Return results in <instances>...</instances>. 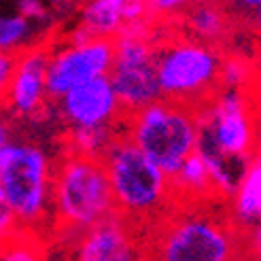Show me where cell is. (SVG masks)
Here are the masks:
<instances>
[{
  "label": "cell",
  "instance_id": "obj_1",
  "mask_svg": "<svg viewBox=\"0 0 261 261\" xmlns=\"http://www.w3.org/2000/svg\"><path fill=\"white\" fill-rule=\"evenodd\" d=\"M198 204V202H195ZM185 204L178 213H164L145 240L147 261H229L242 253V233L233 219Z\"/></svg>",
  "mask_w": 261,
  "mask_h": 261
},
{
  "label": "cell",
  "instance_id": "obj_2",
  "mask_svg": "<svg viewBox=\"0 0 261 261\" xmlns=\"http://www.w3.org/2000/svg\"><path fill=\"white\" fill-rule=\"evenodd\" d=\"M117 213L132 223L151 225L174 204L172 180L125 134L117 136L102 155Z\"/></svg>",
  "mask_w": 261,
  "mask_h": 261
},
{
  "label": "cell",
  "instance_id": "obj_3",
  "mask_svg": "<svg viewBox=\"0 0 261 261\" xmlns=\"http://www.w3.org/2000/svg\"><path fill=\"white\" fill-rule=\"evenodd\" d=\"M117 213L102 158L70 149L54 166V221L62 229L81 231Z\"/></svg>",
  "mask_w": 261,
  "mask_h": 261
},
{
  "label": "cell",
  "instance_id": "obj_4",
  "mask_svg": "<svg viewBox=\"0 0 261 261\" xmlns=\"http://www.w3.org/2000/svg\"><path fill=\"white\" fill-rule=\"evenodd\" d=\"M0 191L21 227L38 236L54 217V164L30 142H7L0 149Z\"/></svg>",
  "mask_w": 261,
  "mask_h": 261
},
{
  "label": "cell",
  "instance_id": "obj_5",
  "mask_svg": "<svg viewBox=\"0 0 261 261\" xmlns=\"http://www.w3.org/2000/svg\"><path fill=\"white\" fill-rule=\"evenodd\" d=\"M123 123L125 136L168 176L198 149V113L187 104L160 98L125 115Z\"/></svg>",
  "mask_w": 261,
  "mask_h": 261
},
{
  "label": "cell",
  "instance_id": "obj_6",
  "mask_svg": "<svg viewBox=\"0 0 261 261\" xmlns=\"http://www.w3.org/2000/svg\"><path fill=\"white\" fill-rule=\"evenodd\" d=\"M195 113L200 129L198 149L215 151L238 164L257 158L259 111L249 87H219Z\"/></svg>",
  "mask_w": 261,
  "mask_h": 261
},
{
  "label": "cell",
  "instance_id": "obj_7",
  "mask_svg": "<svg viewBox=\"0 0 261 261\" xmlns=\"http://www.w3.org/2000/svg\"><path fill=\"white\" fill-rule=\"evenodd\" d=\"M223 56L217 45L195 38H172L158 45L155 68L162 98L198 109L221 87Z\"/></svg>",
  "mask_w": 261,
  "mask_h": 261
},
{
  "label": "cell",
  "instance_id": "obj_8",
  "mask_svg": "<svg viewBox=\"0 0 261 261\" xmlns=\"http://www.w3.org/2000/svg\"><path fill=\"white\" fill-rule=\"evenodd\" d=\"M115 56L109 79L125 115L162 98L158 83V43L151 38L145 21L123 28L113 38Z\"/></svg>",
  "mask_w": 261,
  "mask_h": 261
},
{
  "label": "cell",
  "instance_id": "obj_9",
  "mask_svg": "<svg viewBox=\"0 0 261 261\" xmlns=\"http://www.w3.org/2000/svg\"><path fill=\"white\" fill-rule=\"evenodd\" d=\"M113 38L94 36L85 28H79L66 45L49 51L47 96L58 100L76 85L107 76L113 66Z\"/></svg>",
  "mask_w": 261,
  "mask_h": 261
},
{
  "label": "cell",
  "instance_id": "obj_10",
  "mask_svg": "<svg viewBox=\"0 0 261 261\" xmlns=\"http://www.w3.org/2000/svg\"><path fill=\"white\" fill-rule=\"evenodd\" d=\"M72 261H147L140 227L121 213L76 231Z\"/></svg>",
  "mask_w": 261,
  "mask_h": 261
},
{
  "label": "cell",
  "instance_id": "obj_11",
  "mask_svg": "<svg viewBox=\"0 0 261 261\" xmlns=\"http://www.w3.org/2000/svg\"><path fill=\"white\" fill-rule=\"evenodd\" d=\"M58 102L64 121L72 129L117 125L125 117L109 74L72 87L62 98H58Z\"/></svg>",
  "mask_w": 261,
  "mask_h": 261
},
{
  "label": "cell",
  "instance_id": "obj_12",
  "mask_svg": "<svg viewBox=\"0 0 261 261\" xmlns=\"http://www.w3.org/2000/svg\"><path fill=\"white\" fill-rule=\"evenodd\" d=\"M47 62H49V51L43 47L28 49L15 58V68H13L11 83L5 94L9 109L15 115L30 117L43 109L45 100L49 98Z\"/></svg>",
  "mask_w": 261,
  "mask_h": 261
},
{
  "label": "cell",
  "instance_id": "obj_13",
  "mask_svg": "<svg viewBox=\"0 0 261 261\" xmlns=\"http://www.w3.org/2000/svg\"><path fill=\"white\" fill-rule=\"evenodd\" d=\"M147 0H89L81 13V28L94 36L115 38L123 28L145 21Z\"/></svg>",
  "mask_w": 261,
  "mask_h": 261
},
{
  "label": "cell",
  "instance_id": "obj_14",
  "mask_svg": "<svg viewBox=\"0 0 261 261\" xmlns=\"http://www.w3.org/2000/svg\"><path fill=\"white\" fill-rule=\"evenodd\" d=\"M182 23L191 38L217 45L229 30V13L221 0H195L182 11Z\"/></svg>",
  "mask_w": 261,
  "mask_h": 261
},
{
  "label": "cell",
  "instance_id": "obj_15",
  "mask_svg": "<svg viewBox=\"0 0 261 261\" xmlns=\"http://www.w3.org/2000/svg\"><path fill=\"white\" fill-rule=\"evenodd\" d=\"M233 223L242 227L261 225V158H253L233 191Z\"/></svg>",
  "mask_w": 261,
  "mask_h": 261
},
{
  "label": "cell",
  "instance_id": "obj_16",
  "mask_svg": "<svg viewBox=\"0 0 261 261\" xmlns=\"http://www.w3.org/2000/svg\"><path fill=\"white\" fill-rule=\"evenodd\" d=\"M170 180H172L174 200H180L182 204L206 202L208 195L215 191L213 182H211V174H208V168H206V162L198 149L178 166V170L170 176Z\"/></svg>",
  "mask_w": 261,
  "mask_h": 261
},
{
  "label": "cell",
  "instance_id": "obj_17",
  "mask_svg": "<svg viewBox=\"0 0 261 261\" xmlns=\"http://www.w3.org/2000/svg\"><path fill=\"white\" fill-rule=\"evenodd\" d=\"M117 138L115 125H104V127H74L70 136V149L76 153L85 155H96L102 158L104 151L111 147V142Z\"/></svg>",
  "mask_w": 261,
  "mask_h": 261
},
{
  "label": "cell",
  "instance_id": "obj_18",
  "mask_svg": "<svg viewBox=\"0 0 261 261\" xmlns=\"http://www.w3.org/2000/svg\"><path fill=\"white\" fill-rule=\"evenodd\" d=\"M32 34L30 19L23 15H0V51L15 54Z\"/></svg>",
  "mask_w": 261,
  "mask_h": 261
},
{
  "label": "cell",
  "instance_id": "obj_19",
  "mask_svg": "<svg viewBox=\"0 0 261 261\" xmlns=\"http://www.w3.org/2000/svg\"><path fill=\"white\" fill-rule=\"evenodd\" d=\"M0 261H43L36 236L25 231L3 244L0 246Z\"/></svg>",
  "mask_w": 261,
  "mask_h": 261
},
{
  "label": "cell",
  "instance_id": "obj_20",
  "mask_svg": "<svg viewBox=\"0 0 261 261\" xmlns=\"http://www.w3.org/2000/svg\"><path fill=\"white\" fill-rule=\"evenodd\" d=\"M253 81V68L251 64L240 56L223 58V66H221V87H236L246 89Z\"/></svg>",
  "mask_w": 261,
  "mask_h": 261
},
{
  "label": "cell",
  "instance_id": "obj_21",
  "mask_svg": "<svg viewBox=\"0 0 261 261\" xmlns=\"http://www.w3.org/2000/svg\"><path fill=\"white\" fill-rule=\"evenodd\" d=\"M21 233H25V229L21 227L19 219L15 217V213H13V208L9 206V202L5 200L3 191H0V246L7 244L9 240L21 236Z\"/></svg>",
  "mask_w": 261,
  "mask_h": 261
},
{
  "label": "cell",
  "instance_id": "obj_22",
  "mask_svg": "<svg viewBox=\"0 0 261 261\" xmlns=\"http://www.w3.org/2000/svg\"><path fill=\"white\" fill-rule=\"evenodd\" d=\"M195 0H147L149 13L160 17H170V15H178L189 5H193Z\"/></svg>",
  "mask_w": 261,
  "mask_h": 261
},
{
  "label": "cell",
  "instance_id": "obj_23",
  "mask_svg": "<svg viewBox=\"0 0 261 261\" xmlns=\"http://www.w3.org/2000/svg\"><path fill=\"white\" fill-rule=\"evenodd\" d=\"M15 54H9V51H0V100L5 98L7 87L11 83L13 76V68H15Z\"/></svg>",
  "mask_w": 261,
  "mask_h": 261
},
{
  "label": "cell",
  "instance_id": "obj_24",
  "mask_svg": "<svg viewBox=\"0 0 261 261\" xmlns=\"http://www.w3.org/2000/svg\"><path fill=\"white\" fill-rule=\"evenodd\" d=\"M17 9H19V15H23L30 21L45 17V7L41 0H17Z\"/></svg>",
  "mask_w": 261,
  "mask_h": 261
},
{
  "label": "cell",
  "instance_id": "obj_25",
  "mask_svg": "<svg viewBox=\"0 0 261 261\" xmlns=\"http://www.w3.org/2000/svg\"><path fill=\"white\" fill-rule=\"evenodd\" d=\"M259 5H261V0H229V7L242 17H249Z\"/></svg>",
  "mask_w": 261,
  "mask_h": 261
},
{
  "label": "cell",
  "instance_id": "obj_26",
  "mask_svg": "<svg viewBox=\"0 0 261 261\" xmlns=\"http://www.w3.org/2000/svg\"><path fill=\"white\" fill-rule=\"evenodd\" d=\"M246 19H249V23H251V28L261 36V5L251 13V15L249 17H246Z\"/></svg>",
  "mask_w": 261,
  "mask_h": 261
},
{
  "label": "cell",
  "instance_id": "obj_27",
  "mask_svg": "<svg viewBox=\"0 0 261 261\" xmlns=\"http://www.w3.org/2000/svg\"><path fill=\"white\" fill-rule=\"evenodd\" d=\"M7 142H9V127L3 119H0V149H3Z\"/></svg>",
  "mask_w": 261,
  "mask_h": 261
},
{
  "label": "cell",
  "instance_id": "obj_28",
  "mask_svg": "<svg viewBox=\"0 0 261 261\" xmlns=\"http://www.w3.org/2000/svg\"><path fill=\"white\" fill-rule=\"evenodd\" d=\"M257 111H259V138H257V155L261 158V100H257Z\"/></svg>",
  "mask_w": 261,
  "mask_h": 261
},
{
  "label": "cell",
  "instance_id": "obj_29",
  "mask_svg": "<svg viewBox=\"0 0 261 261\" xmlns=\"http://www.w3.org/2000/svg\"><path fill=\"white\" fill-rule=\"evenodd\" d=\"M229 261H259V255H253V257H242V253H238L236 257H231Z\"/></svg>",
  "mask_w": 261,
  "mask_h": 261
}]
</instances>
